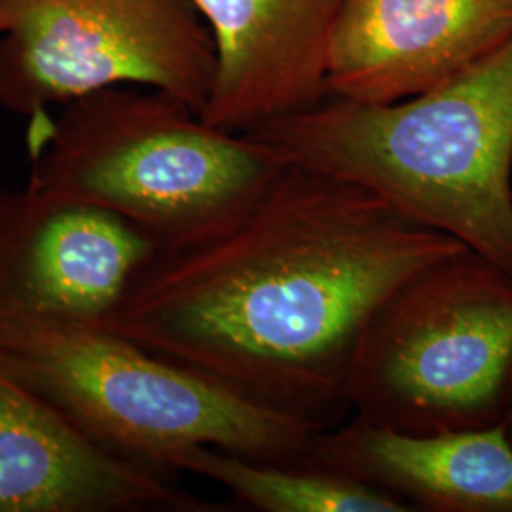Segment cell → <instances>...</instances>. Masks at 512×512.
<instances>
[{
    "instance_id": "cell-1",
    "label": "cell",
    "mask_w": 512,
    "mask_h": 512,
    "mask_svg": "<svg viewBox=\"0 0 512 512\" xmlns=\"http://www.w3.org/2000/svg\"><path fill=\"white\" fill-rule=\"evenodd\" d=\"M463 249L359 184L287 162L219 232L156 247L103 330L249 403L332 427L372 315Z\"/></svg>"
},
{
    "instance_id": "cell-2",
    "label": "cell",
    "mask_w": 512,
    "mask_h": 512,
    "mask_svg": "<svg viewBox=\"0 0 512 512\" xmlns=\"http://www.w3.org/2000/svg\"><path fill=\"white\" fill-rule=\"evenodd\" d=\"M247 133L289 164L378 194L512 277V40L401 101L329 95Z\"/></svg>"
},
{
    "instance_id": "cell-3",
    "label": "cell",
    "mask_w": 512,
    "mask_h": 512,
    "mask_svg": "<svg viewBox=\"0 0 512 512\" xmlns=\"http://www.w3.org/2000/svg\"><path fill=\"white\" fill-rule=\"evenodd\" d=\"M29 122L27 184L105 207L158 247L219 232L287 164L253 135L141 86L90 93Z\"/></svg>"
},
{
    "instance_id": "cell-4",
    "label": "cell",
    "mask_w": 512,
    "mask_h": 512,
    "mask_svg": "<svg viewBox=\"0 0 512 512\" xmlns=\"http://www.w3.org/2000/svg\"><path fill=\"white\" fill-rule=\"evenodd\" d=\"M0 365L84 437L160 469L184 446L296 465L327 429L249 403L109 330L0 313Z\"/></svg>"
},
{
    "instance_id": "cell-5",
    "label": "cell",
    "mask_w": 512,
    "mask_h": 512,
    "mask_svg": "<svg viewBox=\"0 0 512 512\" xmlns=\"http://www.w3.org/2000/svg\"><path fill=\"white\" fill-rule=\"evenodd\" d=\"M512 378V277L463 249L423 268L368 321L344 403L403 433L503 421Z\"/></svg>"
},
{
    "instance_id": "cell-6",
    "label": "cell",
    "mask_w": 512,
    "mask_h": 512,
    "mask_svg": "<svg viewBox=\"0 0 512 512\" xmlns=\"http://www.w3.org/2000/svg\"><path fill=\"white\" fill-rule=\"evenodd\" d=\"M217 54L194 0H0V107L35 118L114 86L202 112Z\"/></svg>"
},
{
    "instance_id": "cell-7",
    "label": "cell",
    "mask_w": 512,
    "mask_h": 512,
    "mask_svg": "<svg viewBox=\"0 0 512 512\" xmlns=\"http://www.w3.org/2000/svg\"><path fill=\"white\" fill-rule=\"evenodd\" d=\"M158 243L95 203L0 192V313L103 329Z\"/></svg>"
},
{
    "instance_id": "cell-8",
    "label": "cell",
    "mask_w": 512,
    "mask_h": 512,
    "mask_svg": "<svg viewBox=\"0 0 512 512\" xmlns=\"http://www.w3.org/2000/svg\"><path fill=\"white\" fill-rule=\"evenodd\" d=\"M164 469L74 429L0 365V512H217Z\"/></svg>"
},
{
    "instance_id": "cell-9",
    "label": "cell",
    "mask_w": 512,
    "mask_h": 512,
    "mask_svg": "<svg viewBox=\"0 0 512 512\" xmlns=\"http://www.w3.org/2000/svg\"><path fill=\"white\" fill-rule=\"evenodd\" d=\"M512 40V0H348L329 95L393 103L463 73Z\"/></svg>"
},
{
    "instance_id": "cell-10",
    "label": "cell",
    "mask_w": 512,
    "mask_h": 512,
    "mask_svg": "<svg viewBox=\"0 0 512 512\" xmlns=\"http://www.w3.org/2000/svg\"><path fill=\"white\" fill-rule=\"evenodd\" d=\"M217 71L200 116L247 133L329 97L332 37L348 0H194Z\"/></svg>"
},
{
    "instance_id": "cell-11",
    "label": "cell",
    "mask_w": 512,
    "mask_h": 512,
    "mask_svg": "<svg viewBox=\"0 0 512 512\" xmlns=\"http://www.w3.org/2000/svg\"><path fill=\"white\" fill-rule=\"evenodd\" d=\"M304 465L348 476L431 512H512V442L503 421L403 433L353 420L315 435Z\"/></svg>"
},
{
    "instance_id": "cell-12",
    "label": "cell",
    "mask_w": 512,
    "mask_h": 512,
    "mask_svg": "<svg viewBox=\"0 0 512 512\" xmlns=\"http://www.w3.org/2000/svg\"><path fill=\"white\" fill-rule=\"evenodd\" d=\"M165 471L203 476L239 503L262 512H406L403 499L348 476L304 463L241 458L213 446H184L162 461Z\"/></svg>"
},
{
    "instance_id": "cell-13",
    "label": "cell",
    "mask_w": 512,
    "mask_h": 512,
    "mask_svg": "<svg viewBox=\"0 0 512 512\" xmlns=\"http://www.w3.org/2000/svg\"><path fill=\"white\" fill-rule=\"evenodd\" d=\"M503 423L507 427V433L511 437L512 442V378L509 384V393H507V403H505V414H503Z\"/></svg>"
}]
</instances>
